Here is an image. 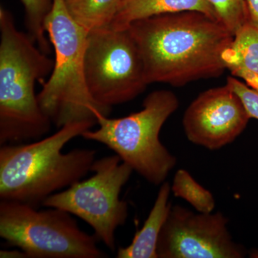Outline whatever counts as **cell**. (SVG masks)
<instances>
[{
    "label": "cell",
    "instance_id": "6da1fadb",
    "mask_svg": "<svg viewBox=\"0 0 258 258\" xmlns=\"http://www.w3.org/2000/svg\"><path fill=\"white\" fill-rule=\"evenodd\" d=\"M126 30L142 56L148 84L175 87L221 76L224 52L233 39L218 20L198 11L142 19Z\"/></svg>",
    "mask_w": 258,
    "mask_h": 258
},
{
    "label": "cell",
    "instance_id": "7a4b0ae2",
    "mask_svg": "<svg viewBox=\"0 0 258 258\" xmlns=\"http://www.w3.org/2000/svg\"><path fill=\"white\" fill-rule=\"evenodd\" d=\"M96 123L91 120L73 122L41 140L2 145L0 200L38 208L50 195L82 180L91 171L96 151H62L71 140Z\"/></svg>",
    "mask_w": 258,
    "mask_h": 258
},
{
    "label": "cell",
    "instance_id": "3957f363",
    "mask_svg": "<svg viewBox=\"0 0 258 258\" xmlns=\"http://www.w3.org/2000/svg\"><path fill=\"white\" fill-rule=\"evenodd\" d=\"M29 34L17 28L13 15L0 8V146L37 141L52 120L39 104L35 86L50 76L54 60Z\"/></svg>",
    "mask_w": 258,
    "mask_h": 258
},
{
    "label": "cell",
    "instance_id": "277c9868",
    "mask_svg": "<svg viewBox=\"0 0 258 258\" xmlns=\"http://www.w3.org/2000/svg\"><path fill=\"white\" fill-rule=\"evenodd\" d=\"M45 28L55 60L37 95L42 111L58 128L73 122H97L99 114L108 116L112 109L93 99L86 83L85 54L89 33L71 18L63 0H53Z\"/></svg>",
    "mask_w": 258,
    "mask_h": 258
},
{
    "label": "cell",
    "instance_id": "5b68a950",
    "mask_svg": "<svg viewBox=\"0 0 258 258\" xmlns=\"http://www.w3.org/2000/svg\"><path fill=\"white\" fill-rule=\"evenodd\" d=\"M174 93L159 90L149 93L143 108L122 118L97 116L99 127L81 137L103 144L149 183L161 185L176 165V158L161 142V128L177 110Z\"/></svg>",
    "mask_w": 258,
    "mask_h": 258
},
{
    "label": "cell",
    "instance_id": "8992f818",
    "mask_svg": "<svg viewBox=\"0 0 258 258\" xmlns=\"http://www.w3.org/2000/svg\"><path fill=\"white\" fill-rule=\"evenodd\" d=\"M20 202H0V237L30 258H103L98 239L81 230L69 212Z\"/></svg>",
    "mask_w": 258,
    "mask_h": 258
},
{
    "label": "cell",
    "instance_id": "52a82bcc",
    "mask_svg": "<svg viewBox=\"0 0 258 258\" xmlns=\"http://www.w3.org/2000/svg\"><path fill=\"white\" fill-rule=\"evenodd\" d=\"M91 171V177L50 195L42 206L79 217L92 227L98 241L114 252L115 231L128 215V204L120 194L134 170L115 154L96 159Z\"/></svg>",
    "mask_w": 258,
    "mask_h": 258
},
{
    "label": "cell",
    "instance_id": "ba28073f",
    "mask_svg": "<svg viewBox=\"0 0 258 258\" xmlns=\"http://www.w3.org/2000/svg\"><path fill=\"white\" fill-rule=\"evenodd\" d=\"M85 75L93 99L110 109L132 101L149 85L142 56L128 30L89 32Z\"/></svg>",
    "mask_w": 258,
    "mask_h": 258
},
{
    "label": "cell",
    "instance_id": "9c48e42d",
    "mask_svg": "<svg viewBox=\"0 0 258 258\" xmlns=\"http://www.w3.org/2000/svg\"><path fill=\"white\" fill-rule=\"evenodd\" d=\"M222 212L195 213L171 207L157 243L159 258H242L245 249L232 238Z\"/></svg>",
    "mask_w": 258,
    "mask_h": 258
},
{
    "label": "cell",
    "instance_id": "30bf717a",
    "mask_svg": "<svg viewBox=\"0 0 258 258\" xmlns=\"http://www.w3.org/2000/svg\"><path fill=\"white\" fill-rule=\"evenodd\" d=\"M249 119L240 97L226 84L200 93L185 111L182 124L190 142L214 151L232 143Z\"/></svg>",
    "mask_w": 258,
    "mask_h": 258
},
{
    "label": "cell",
    "instance_id": "8fae6325",
    "mask_svg": "<svg viewBox=\"0 0 258 258\" xmlns=\"http://www.w3.org/2000/svg\"><path fill=\"white\" fill-rule=\"evenodd\" d=\"M184 11L200 12L218 20L215 10L207 0H121L109 28L125 30L137 20Z\"/></svg>",
    "mask_w": 258,
    "mask_h": 258
},
{
    "label": "cell",
    "instance_id": "7c38bea8",
    "mask_svg": "<svg viewBox=\"0 0 258 258\" xmlns=\"http://www.w3.org/2000/svg\"><path fill=\"white\" fill-rule=\"evenodd\" d=\"M171 186L164 181L161 184L154 206L142 229L136 232L132 243L117 251L118 258H159L157 243L163 226L171 207L169 196Z\"/></svg>",
    "mask_w": 258,
    "mask_h": 258
},
{
    "label": "cell",
    "instance_id": "4fadbf2b",
    "mask_svg": "<svg viewBox=\"0 0 258 258\" xmlns=\"http://www.w3.org/2000/svg\"><path fill=\"white\" fill-rule=\"evenodd\" d=\"M226 69L258 91V28L247 22L234 34L223 54Z\"/></svg>",
    "mask_w": 258,
    "mask_h": 258
},
{
    "label": "cell",
    "instance_id": "5bb4252c",
    "mask_svg": "<svg viewBox=\"0 0 258 258\" xmlns=\"http://www.w3.org/2000/svg\"><path fill=\"white\" fill-rule=\"evenodd\" d=\"M76 23L89 32L109 28L121 0H63Z\"/></svg>",
    "mask_w": 258,
    "mask_h": 258
},
{
    "label": "cell",
    "instance_id": "9a60e30c",
    "mask_svg": "<svg viewBox=\"0 0 258 258\" xmlns=\"http://www.w3.org/2000/svg\"><path fill=\"white\" fill-rule=\"evenodd\" d=\"M171 191L176 198H181L191 205L197 212L211 213L215 208V200L211 191L199 184L189 171H176L171 185Z\"/></svg>",
    "mask_w": 258,
    "mask_h": 258
},
{
    "label": "cell",
    "instance_id": "2e32d148",
    "mask_svg": "<svg viewBox=\"0 0 258 258\" xmlns=\"http://www.w3.org/2000/svg\"><path fill=\"white\" fill-rule=\"evenodd\" d=\"M25 8V26L28 33L44 52L51 53V45L45 23L52 10L53 0H20Z\"/></svg>",
    "mask_w": 258,
    "mask_h": 258
},
{
    "label": "cell",
    "instance_id": "e0dca14e",
    "mask_svg": "<svg viewBox=\"0 0 258 258\" xmlns=\"http://www.w3.org/2000/svg\"><path fill=\"white\" fill-rule=\"evenodd\" d=\"M217 15V20L232 34L249 22L244 0H207Z\"/></svg>",
    "mask_w": 258,
    "mask_h": 258
},
{
    "label": "cell",
    "instance_id": "ac0fdd59",
    "mask_svg": "<svg viewBox=\"0 0 258 258\" xmlns=\"http://www.w3.org/2000/svg\"><path fill=\"white\" fill-rule=\"evenodd\" d=\"M226 84L242 100L250 118L258 120V91L249 88L235 77H228Z\"/></svg>",
    "mask_w": 258,
    "mask_h": 258
},
{
    "label": "cell",
    "instance_id": "d6986e66",
    "mask_svg": "<svg viewBox=\"0 0 258 258\" xmlns=\"http://www.w3.org/2000/svg\"><path fill=\"white\" fill-rule=\"evenodd\" d=\"M249 22L258 28V0H244Z\"/></svg>",
    "mask_w": 258,
    "mask_h": 258
},
{
    "label": "cell",
    "instance_id": "ffe728a7",
    "mask_svg": "<svg viewBox=\"0 0 258 258\" xmlns=\"http://www.w3.org/2000/svg\"><path fill=\"white\" fill-rule=\"evenodd\" d=\"M1 258H28L27 254L22 249H1L0 250Z\"/></svg>",
    "mask_w": 258,
    "mask_h": 258
},
{
    "label": "cell",
    "instance_id": "44dd1931",
    "mask_svg": "<svg viewBox=\"0 0 258 258\" xmlns=\"http://www.w3.org/2000/svg\"><path fill=\"white\" fill-rule=\"evenodd\" d=\"M250 257L252 258H258V251H254L252 253H251Z\"/></svg>",
    "mask_w": 258,
    "mask_h": 258
}]
</instances>
